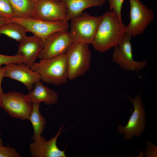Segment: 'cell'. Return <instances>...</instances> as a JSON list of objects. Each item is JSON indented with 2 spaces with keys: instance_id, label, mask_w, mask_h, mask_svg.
<instances>
[{
  "instance_id": "3",
  "label": "cell",
  "mask_w": 157,
  "mask_h": 157,
  "mask_svg": "<svg viewBox=\"0 0 157 157\" xmlns=\"http://www.w3.org/2000/svg\"><path fill=\"white\" fill-rule=\"evenodd\" d=\"M89 44L73 42L66 53L70 80L83 75L89 69L91 56Z\"/></svg>"
},
{
  "instance_id": "10",
  "label": "cell",
  "mask_w": 157,
  "mask_h": 157,
  "mask_svg": "<svg viewBox=\"0 0 157 157\" xmlns=\"http://www.w3.org/2000/svg\"><path fill=\"white\" fill-rule=\"evenodd\" d=\"M132 102L134 110L126 126L119 125L118 131L125 135L124 139H131L132 136L139 137L141 132L144 131L145 121V113L141 97L138 94L132 99L128 97Z\"/></svg>"
},
{
  "instance_id": "25",
  "label": "cell",
  "mask_w": 157,
  "mask_h": 157,
  "mask_svg": "<svg viewBox=\"0 0 157 157\" xmlns=\"http://www.w3.org/2000/svg\"><path fill=\"white\" fill-rule=\"evenodd\" d=\"M10 19L0 17V27L10 22Z\"/></svg>"
},
{
  "instance_id": "5",
  "label": "cell",
  "mask_w": 157,
  "mask_h": 157,
  "mask_svg": "<svg viewBox=\"0 0 157 157\" xmlns=\"http://www.w3.org/2000/svg\"><path fill=\"white\" fill-rule=\"evenodd\" d=\"M130 4V22L125 26V33L131 37L142 34L153 21L154 13L140 0H128Z\"/></svg>"
},
{
  "instance_id": "8",
  "label": "cell",
  "mask_w": 157,
  "mask_h": 157,
  "mask_svg": "<svg viewBox=\"0 0 157 157\" xmlns=\"http://www.w3.org/2000/svg\"><path fill=\"white\" fill-rule=\"evenodd\" d=\"M131 37L125 33L120 43L114 47L112 59L114 63L123 69L138 72L146 65L147 62L146 61L138 62L134 60L131 43Z\"/></svg>"
},
{
  "instance_id": "16",
  "label": "cell",
  "mask_w": 157,
  "mask_h": 157,
  "mask_svg": "<svg viewBox=\"0 0 157 157\" xmlns=\"http://www.w3.org/2000/svg\"><path fill=\"white\" fill-rule=\"evenodd\" d=\"M61 2L65 7L67 21L78 15L85 9L103 5L105 0H56Z\"/></svg>"
},
{
  "instance_id": "14",
  "label": "cell",
  "mask_w": 157,
  "mask_h": 157,
  "mask_svg": "<svg viewBox=\"0 0 157 157\" xmlns=\"http://www.w3.org/2000/svg\"><path fill=\"white\" fill-rule=\"evenodd\" d=\"M19 42L16 54L23 57L22 63L28 68H31L36 63L43 47V41L40 38L33 35L26 36Z\"/></svg>"
},
{
  "instance_id": "22",
  "label": "cell",
  "mask_w": 157,
  "mask_h": 157,
  "mask_svg": "<svg viewBox=\"0 0 157 157\" xmlns=\"http://www.w3.org/2000/svg\"><path fill=\"white\" fill-rule=\"evenodd\" d=\"M110 10L114 11L122 19V9L124 0H108Z\"/></svg>"
},
{
  "instance_id": "13",
  "label": "cell",
  "mask_w": 157,
  "mask_h": 157,
  "mask_svg": "<svg viewBox=\"0 0 157 157\" xmlns=\"http://www.w3.org/2000/svg\"><path fill=\"white\" fill-rule=\"evenodd\" d=\"M61 127L58 133L53 137L47 141L41 136L38 139L34 140L30 146V151L33 157H66L65 149L60 150L56 145V141L61 131Z\"/></svg>"
},
{
  "instance_id": "11",
  "label": "cell",
  "mask_w": 157,
  "mask_h": 157,
  "mask_svg": "<svg viewBox=\"0 0 157 157\" xmlns=\"http://www.w3.org/2000/svg\"><path fill=\"white\" fill-rule=\"evenodd\" d=\"M73 42L68 31L53 33L43 41V47L38 58H49L65 53Z\"/></svg>"
},
{
  "instance_id": "27",
  "label": "cell",
  "mask_w": 157,
  "mask_h": 157,
  "mask_svg": "<svg viewBox=\"0 0 157 157\" xmlns=\"http://www.w3.org/2000/svg\"><path fill=\"white\" fill-rule=\"evenodd\" d=\"M35 3H37L41 0H31Z\"/></svg>"
},
{
  "instance_id": "17",
  "label": "cell",
  "mask_w": 157,
  "mask_h": 157,
  "mask_svg": "<svg viewBox=\"0 0 157 157\" xmlns=\"http://www.w3.org/2000/svg\"><path fill=\"white\" fill-rule=\"evenodd\" d=\"M40 104L33 103V109L28 119L31 122L33 129L32 139L33 140L41 136L45 126L46 121L39 111Z\"/></svg>"
},
{
  "instance_id": "12",
  "label": "cell",
  "mask_w": 157,
  "mask_h": 157,
  "mask_svg": "<svg viewBox=\"0 0 157 157\" xmlns=\"http://www.w3.org/2000/svg\"><path fill=\"white\" fill-rule=\"evenodd\" d=\"M4 76L23 84L29 91L32 90L34 85L40 80L39 75L22 63H10L5 65Z\"/></svg>"
},
{
  "instance_id": "24",
  "label": "cell",
  "mask_w": 157,
  "mask_h": 157,
  "mask_svg": "<svg viewBox=\"0 0 157 157\" xmlns=\"http://www.w3.org/2000/svg\"><path fill=\"white\" fill-rule=\"evenodd\" d=\"M5 68L4 67H0V101L3 93L1 87L2 80L4 76Z\"/></svg>"
},
{
  "instance_id": "4",
  "label": "cell",
  "mask_w": 157,
  "mask_h": 157,
  "mask_svg": "<svg viewBox=\"0 0 157 157\" xmlns=\"http://www.w3.org/2000/svg\"><path fill=\"white\" fill-rule=\"evenodd\" d=\"M101 19V16H92L83 12L70 19L69 32L73 42L92 44Z\"/></svg>"
},
{
  "instance_id": "7",
  "label": "cell",
  "mask_w": 157,
  "mask_h": 157,
  "mask_svg": "<svg viewBox=\"0 0 157 157\" xmlns=\"http://www.w3.org/2000/svg\"><path fill=\"white\" fill-rule=\"evenodd\" d=\"M0 107L12 117L24 120L28 119L33 109V103L27 95L10 92L3 94Z\"/></svg>"
},
{
  "instance_id": "2",
  "label": "cell",
  "mask_w": 157,
  "mask_h": 157,
  "mask_svg": "<svg viewBox=\"0 0 157 157\" xmlns=\"http://www.w3.org/2000/svg\"><path fill=\"white\" fill-rule=\"evenodd\" d=\"M30 69L39 75L40 81L47 84L60 85L65 84L68 79L65 53L40 59Z\"/></svg>"
},
{
  "instance_id": "18",
  "label": "cell",
  "mask_w": 157,
  "mask_h": 157,
  "mask_svg": "<svg viewBox=\"0 0 157 157\" xmlns=\"http://www.w3.org/2000/svg\"><path fill=\"white\" fill-rule=\"evenodd\" d=\"M26 30L19 24L10 22L0 27V35H4L20 42L27 36Z\"/></svg>"
},
{
  "instance_id": "6",
  "label": "cell",
  "mask_w": 157,
  "mask_h": 157,
  "mask_svg": "<svg viewBox=\"0 0 157 157\" xmlns=\"http://www.w3.org/2000/svg\"><path fill=\"white\" fill-rule=\"evenodd\" d=\"M18 23L27 31L33 33L43 41L52 33L58 31L67 32L68 22H49L32 18L12 17L10 22Z\"/></svg>"
},
{
  "instance_id": "19",
  "label": "cell",
  "mask_w": 157,
  "mask_h": 157,
  "mask_svg": "<svg viewBox=\"0 0 157 157\" xmlns=\"http://www.w3.org/2000/svg\"><path fill=\"white\" fill-rule=\"evenodd\" d=\"M14 17L31 18L35 3L31 0H8Z\"/></svg>"
},
{
  "instance_id": "15",
  "label": "cell",
  "mask_w": 157,
  "mask_h": 157,
  "mask_svg": "<svg viewBox=\"0 0 157 157\" xmlns=\"http://www.w3.org/2000/svg\"><path fill=\"white\" fill-rule=\"evenodd\" d=\"M40 81L35 83L32 90L27 95L30 101L32 103L43 102L47 105L56 104L58 100V93L44 85Z\"/></svg>"
},
{
  "instance_id": "21",
  "label": "cell",
  "mask_w": 157,
  "mask_h": 157,
  "mask_svg": "<svg viewBox=\"0 0 157 157\" xmlns=\"http://www.w3.org/2000/svg\"><path fill=\"white\" fill-rule=\"evenodd\" d=\"M24 61L23 57L17 54L14 56H7L0 54V67L10 63H22Z\"/></svg>"
},
{
  "instance_id": "26",
  "label": "cell",
  "mask_w": 157,
  "mask_h": 157,
  "mask_svg": "<svg viewBox=\"0 0 157 157\" xmlns=\"http://www.w3.org/2000/svg\"><path fill=\"white\" fill-rule=\"evenodd\" d=\"M1 133H0V147L3 145L2 139L1 138Z\"/></svg>"
},
{
  "instance_id": "1",
  "label": "cell",
  "mask_w": 157,
  "mask_h": 157,
  "mask_svg": "<svg viewBox=\"0 0 157 157\" xmlns=\"http://www.w3.org/2000/svg\"><path fill=\"white\" fill-rule=\"evenodd\" d=\"M125 26L114 11L104 13L101 16L92 44L94 49L102 53L117 46L126 33Z\"/></svg>"
},
{
  "instance_id": "20",
  "label": "cell",
  "mask_w": 157,
  "mask_h": 157,
  "mask_svg": "<svg viewBox=\"0 0 157 157\" xmlns=\"http://www.w3.org/2000/svg\"><path fill=\"white\" fill-rule=\"evenodd\" d=\"M14 14L8 0H0V17L10 19Z\"/></svg>"
},
{
  "instance_id": "9",
  "label": "cell",
  "mask_w": 157,
  "mask_h": 157,
  "mask_svg": "<svg viewBox=\"0 0 157 157\" xmlns=\"http://www.w3.org/2000/svg\"><path fill=\"white\" fill-rule=\"evenodd\" d=\"M67 10L60 2L56 0H41L35 3L31 18L49 22H68Z\"/></svg>"
},
{
  "instance_id": "23",
  "label": "cell",
  "mask_w": 157,
  "mask_h": 157,
  "mask_svg": "<svg viewBox=\"0 0 157 157\" xmlns=\"http://www.w3.org/2000/svg\"><path fill=\"white\" fill-rule=\"evenodd\" d=\"M20 155L13 147H5L3 145L0 147V157H19Z\"/></svg>"
}]
</instances>
